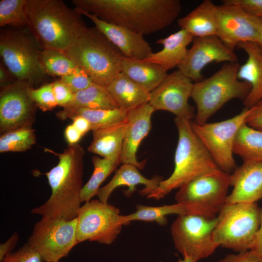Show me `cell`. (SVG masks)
<instances>
[{
  "label": "cell",
  "instance_id": "obj_1",
  "mask_svg": "<svg viewBox=\"0 0 262 262\" xmlns=\"http://www.w3.org/2000/svg\"><path fill=\"white\" fill-rule=\"evenodd\" d=\"M72 2L78 9L143 36L171 25L181 9L179 0H73Z\"/></svg>",
  "mask_w": 262,
  "mask_h": 262
},
{
  "label": "cell",
  "instance_id": "obj_2",
  "mask_svg": "<svg viewBox=\"0 0 262 262\" xmlns=\"http://www.w3.org/2000/svg\"><path fill=\"white\" fill-rule=\"evenodd\" d=\"M45 149L57 155L59 162L45 174L51 188L50 197L44 204L33 209L31 213L42 217L75 219L82 203L84 149L79 144L68 145L60 153Z\"/></svg>",
  "mask_w": 262,
  "mask_h": 262
},
{
  "label": "cell",
  "instance_id": "obj_3",
  "mask_svg": "<svg viewBox=\"0 0 262 262\" xmlns=\"http://www.w3.org/2000/svg\"><path fill=\"white\" fill-rule=\"evenodd\" d=\"M28 27L42 49L65 52L87 27L82 15L61 0H27Z\"/></svg>",
  "mask_w": 262,
  "mask_h": 262
},
{
  "label": "cell",
  "instance_id": "obj_4",
  "mask_svg": "<svg viewBox=\"0 0 262 262\" xmlns=\"http://www.w3.org/2000/svg\"><path fill=\"white\" fill-rule=\"evenodd\" d=\"M191 120L176 117L178 141L171 175L161 181L157 188L147 197L164 198L173 190L201 175L219 170L210 153L193 131Z\"/></svg>",
  "mask_w": 262,
  "mask_h": 262
},
{
  "label": "cell",
  "instance_id": "obj_5",
  "mask_svg": "<svg viewBox=\"0 0 262 262\" xmlns=\"http://www.w3.org/2000/svg\"><path fill=\"white\" fill-rule=\"evenodd\" d=\"M97 84L106 87L121 72L125 56L97 28H87L65 52Z\"/></svg>",
  "mask_w": 262,
  "mask_h": 262
},
{
  "label": "cell",
  "instance_id": "obj_6",
  "mask_svg": "<svg viewBox=\"0 0 262 262\" xmlns=\"http://www.w3.org/2000/svg\"><path fill=\"white\" fill-rule=\"evenodd\" d=\"M240 66L237 62L227 63L210 77L194 83L191 98L196 108L194 122L206 123L230 100L246 98L251 86L238 78Z\"/></svg>",
  "mask_w": 262,
  "mask_h": 262
},
{
  "label": "cell",
  "instance_id": "obj_7",
  "mask_svg": "<svg viewBox=\"0 0 262 262\" xmlns=\"http://www.w3.org/2000/svg\"><path fill=\"white\" fill-rule=\"evenodd\" d=\"M261 213L256 202L226 203L217 216L215 244L237 252L250 250L260 228Z\"/></svg>",
  "mask_w": 262,
  "mask_h": 262
},
{
  "label": "cell",
  "instance_id": "obj_8",
  "mask_svg": "<svg viewBox=\"0 0 262 262\" xmlns=\"http://www.w3.org/2000/svg\"><path fill=\"white\" fill-rule=\"evenodd\" d=\"M42 49L31 32L10 29L0 31V57L16 81L33 87L44 79L47 74L40 62Z\"/></svg>",
  "mask_w": 262,
  "mask_h": 262
},
{
  "label": "cell",
  "instance_id": "obj_9",
  "mask_svg": "<svg viewBox=\"0 0 262 262\" xmlns=\"http://www.w3.org/2000/svg\"><path fill=\"white\" fill-rule=\"evenodd\" d=\"M230 175L219 169L198 177L178 189L175 200L186 214L215 218L226 204Z\"/></svg>",
  "mask_w": 262,
  "mask_h": 262
},
{
  "label": "cell",
  "instance_id": "obj_10",
  "mask_svg": "<svg viewBox=\"0 0 262 262\" xmlns=\"http://www.w3.org/2000/svg\"><path fill=\"white\" fill-rule=\"evenodd\" d=\"M216 223L217 217L178 215L170 229L175 248L195 262L211 256L218 247L213 238Z\"/></svg>",
  "mask_w": 262,
  "mask_h": 262
},
{
  "label": "cell",
  "instance_id": "obj_11",
  "mask_svg": "<svg viewBox=\"0 0 262 262\" xmlns=\"http://www.w3.org/2000/svg\"><path fill=\"white\" fill-rule=\"evenodd\" d=\"M249 109L245 108L233 117L219 122L198 124L191 121L192 129L205 146L222 171L231 174L236 168L233 145L236 133L246 122Z\"/></svg>",
  "mask_w": 262,
  "mask_h": 262
},
{
  "label": "cell",
  "instance_id": "obj_12",
  "mask_svg": "<svg viewBox=\"0 0 262 262\" xmlns=\"http://www.w3.org/2000/svg\"><path fill=\"white\" fill-rule=\"evenodd\" d=\"M76 228V218L66 220L42 217L34 225L27 243L44 262L59 261L78 244Z\"/></svg>",
  "mask_w": 262,
  "mask_h": 262
},
{
  "label": "cell",
  "instance_id": "obj_13",
  "mask_svg": "<svg viewBox=\"0 0 262 262\" xmlns=\"http://www.w3.org/2000/svg\"><path fill=\"white\" fill-rule=\"evenodd\" d=\"M120 213L118 208L99 200L84 203L78 210L76 217L78 243L89 241L112 244L123 226Z\"/></svg>",
  "mask_w": 262,
  "mask_h": 262
},
{
  "label": "cell",
  "instance_id": "obj_14",
  "mask_svg": "<svg viewBox=\"0 0 262 262\" xmlns=\"http://www.w3.org/2000/svg\"><path fill=\"white\" fill-rule=\"evenodd\" d=\"M222 1V4L216 5V35L232 50L241 43H256L261 18L237 5Z\"/></svg>",
  "mask_w": 262,
  "mask_h": 262
},
{
  "label": "cell",
  "instance_id": "obj_15",
  "mask_svg": "<svg viewBox=\"0 0 262 262\" xmlns=\"http://www.w3.org/2000/svg\"><path fill=\"white\" fill-rule=\"evenodd\" d=\"M27 82L15 80L2 87L0 93V131L32 127L35 119L36 106L30 95Z\"/></svg>",
  "mask_w": 262,
  "mask_h": 262
},
{
  "label": "cell",
  "instance_id": "obj_16",
  "mask_svg": "<svg viewBox=\"0 0 262 262\" xmlns=\"http://www.w3.org/2000/svg\"><path fill=\"white\" fill-rule=\"evenodd\" d=\"M193 81L178 70L168 74L161 83L150 93L148 103L155 111L164 110L177 117L191 120L195 118L194 107L188 103Z\"/></svg>",
  "mask_w": 262,
  "mask_h": 262
},
{
  "label": "cell",
  "instance_id": "obj_17",
  "mask_svg": "<svg viewBox=\"0 0 262 262\" xmlns=\"http://www.w3.org/2000/svg\"><path fill=\"white\" fill-rule=\"evenodd\" d=\"M233 50L227 47L216 35L195 37L187 54L177 67L184 76L195 82L203 79V69L212 62H237Z\"/></svg>",
  "mask_w": 262,
  "mask_h": 262
},
{
  "label": "cell",
  "instance_id": "obj_18",
  "mask_svg": "<svg viewBox=\"0 0 262 262\" xmlns=\"http://www.w3.org/2000/svg\"><path fill=\"white\" fill-rule=\"evenodd\" d=\"M76 9L82 16L89 18L95 27L116 46L125 57L143 60L153 52L150 44L143 35L123 26L103 21L93 14Z\"/></svg>",
  "mask_w": 262,
  "mask_h": 262
},
{
  "label": "cell",
  "instance_id": "obj_19",
  "mask_svg": "<svg viewBox=\"0 0 262 262\" xmlns=\"http://www.w3.org/2000/svg\"><path fill=\"white\" fill-rule=\"evenodd\" d=\"M154 112L148 103L128 111L129 126L123 142L120 164H132L139 169L144 168L146 162H139L136 152L140 143L151 130V118Z\"/></svg>",
  "mask_w": 262,
  "mask_h": 262
},
{
  "label": "cell",
  "instance_id": "obj_20",
  "mask_svg": "<svg viewBox=\"0 0 262 262\" xmlns=\"http://www.w3.org/2000/svg\"><path fill=\"white\" fill-rule=\"evenodd\" d=\"M230 186L226 203H255L262 199V163L243 162L230 175Z\"/></svg>",
  "mask_w": 262,
  "mask_h": 262
},
{
  "label": "cell",
  "instance_id": "obj_21",
  "mask_svg": "<svg viewBox=\"0 0 262 262\" xmlns=\"http://www.w3.org/2000/svg\"><path fill=\"white\" fill-rule=\"evenodd\" d=\"M138 169L136 166L132 164H123L116 171L111 180L105 186L100 188L97 195L98 200L104 203H107L114 190L122 186L128 187V189L123 192L126 197H129L136 190V186L138 184L145 185V187L139 191V194L147 197L157 188L163 179L159 176H155L152 179H147L143 176Z\"/></svg>",
  "mask_w": 262,
  "mask_h": 262
},
{
  "label": "cell",
  "instance_id": "obj_22",
  "mask_svg": "<svg viewBox=\"0 0 262 262\" xmlns=\"http://www.w3.org/2000/svg\"><path fill=\"white\" fill-rule=\"evenodd\" d=\"M237 47L247 55L246 62L240 66L237 77L251 86L249 94L243 100L245 108L249 109L262 99V52L254 42L241 43Z\"/></svg>",
  "mask_w": 262,
  "mask_h": 262
},
{
  "label": "cell",
  "instance_id": "obj_23",
  "mask_svg": "<svg viewBox=\"0 0 262 262\" xmlns=\"http://www.w3.org/2000/svg\"><path fill=\"white\" fill-rule=\"evenodd\" d=\"M194 38L188 32L181 29L165 38L157 40L156 43L162 45L163 49L152 52L143 60L158 65L166 70L177 67L184 59L187 46Z\"/></svg>",
  "mask_w": 262,
  "mask_h": 262
},
{
  "label": "cell",
  "instance_id": "obj_24",
  "mask_svg": "<svg viewBox=\"0 0 262 262\" xmlns=\"http://www.w3.org/2000/svg\"><path fill=\"white\" fill-rule=\"evenodd\" d=\"M128 126L126 118L123 122L93 131V139L88 151L119 164Z\"/></svg>",
  "mask_w": 262,
  "mask_h": 262
},
{
  "label": "cell",
  "instance_id": "obj_25",
  "mask_svg": "<svg viewBox=\"0 0 262 262\" xmlns=\"http://www.w3.org/2000/svg\"><path fill=\"white\" fill-rule=\"evenodd\" d=\"M106 88L118 107L127 112L149 102L150 93L121 72Z\"/></svg>",
  "mask_w": 262,
  "mask_h": 262
},
{
  "label": "cell",
  "instance_id": "obj_26",
  "mask_svg": "<svg viewBox=\"0 0 262 262\" xmlns=\"http://www.w3.org/2000/svg\"><path fill=\"white\" fill-rule=\"evenodd\" d=\"M216 5L205 0L187 15L178 19V25L195 37L216 35Z\"/></svg>",
  "mask_w": 262,
  "mask_h": 262
},
{
  "label": "cell",
  "instance_id": "obj_27",
  "mask_svg": "<svg viewBox=\"0 0 262 262\" xmlns=\"http://www.w3.org/2000/svg\"><path fill=\"white\" fill-rule=\"evenodd\" d=\"M165 69L144 60L124 57L121 72L148 93L156 88L168 74Z\"/></svg>",
  "mask_w": 262,
  "mask_h": 262
},
{
  "label": "cell",
  "instance_id": "obj_28",
  "mask_svg": "<svg viewBox=\"0 0 262 262\" xmlns=\"http://www.w3.org/2000/svg\"><path fill=\"white\" fill-rule=\"evenodd\" d=\"M118 108L106 87L94 83L85 89L74 93L71 101L56 113L62 115L79 108L110 109Z\"/></svg>",
  "mask_w": 262,
  "mask_h": 262
},
{
  "label": "cell",
  "instance_id": "obj_29",
  "mask_svg": "<svg viewBox=\"0 0 262 262\" xmlns=\"http://www.w3.org/2000/svg\"><path fill=\"white\" fill-rule=\"evenodd\" d=\"M233 151L243 162L262 163V131L243 124L236 133Z\"/></svg>",
  "mask_w": 262,
  "mask_h": 262
},
{
  "label": "cell",
  "instance_id": "obj_30",
  "mask_svg": "<svg viewBox=\"0 0 262 262\" xmlns=\"http://www.w3.org/2000/svg\"><path fill=\"white\" fill-rule=\"evenodd\" d=\"M128 112L119 108L110 109L79 108L65 114L57 115L62 120L81 116L89 122L91 131L119 123L126 120Z\"/></svg>",
  "mask_w": 262,
  "mask_h": 262
},
{
  "label": "cell",
  "instance_id": "obj_31",
  "mask_svg": "<svg viewBox=\"0 0 262 262\" xmlns=\"http://www.w3.org/2000/svg\"><path fill=\"white\" fill-rule=\"evenodd\" d=\"M171 214L182 215L186 214L184 208L176 203L174 204L152 207L138 204L136 206V211L131 214L120 216V221L123 225L129 224L131 221H142L155 222L158 225L164 226L166 224V216Z\"/></svg>",
  "mask_w": 262,
  "mask_h": 262
},
{
  "label": "cell",
  "instance_id": "obj_32",
  "mask_svg": "<svg viewBox=\"0 0 262 262\" xmlns=\"http://www.w3.org/2000/svg\"><path fill=\"white\" fill-rule=\"evenodd\" d=\"M94 165L93 173L88 181L83 185L80 193L81 203L90 201L98 195L100 186L116 168L118 164L108 159L94 156L92 158Z\"/></svg>",
  "mask_w": 262,
  "mask_h": 262
},
{
  "label": "cell",
  "instance_id": "obj_33",
  "mask_svg": "<svg viewBox=\"0 0 262 262\" xmlns=\"http://www.w3.org/2000/svg\"><path fill=\"white\" fill-rule=\"evenodd\" d=\"M40 62L46 74L60 78L70 74L84 72L78 67L63 52L50 49H42Z\"/></svg>",
  "mask_w": 262,
  "mask_h": 262
},
{
  "label": "cell",
  "instance_id": "obj_34",
  "mask_svg": "<svg viewBox=\"0 0 262 262\" xmlns=\"http://www.w3.org/2000/svg\"><path fill=\"white\" fill-rule=\"evenodd\" d=\"M36 143L35 131L24 127L2 133L0 136V152H24Z\"/></svg>",
  "mask_w": 262,
  "mask_h": 262
},
{
  "label": "cell",
  "instance_id": "obj_35",
  "mask_svg": "<svg viewBox=\"0 0 262 262\" xmlns=\"http://www.w3.org/2000/svg\"><path fill=\"white\" fill-rule=\"evenodd\" d=\"M26 1L27 0H1L0 26H28Z\"/></svg>",
  "mask_w": 262,
  "mask_h": 262
},
{
  "label": "cell",
  "instance_id": "obj_36",
  "mask_svg": "<svg viewBox=\"0 0 262 262\" xmlns=\"http://www.w3.org/2000/svg\"><path fill=\"white\" fill-rule=\"evenodd\" d=\"M30 95L37 108L43 112L51 111L57 106L52 83L44 84L36 89L31 88Z\"/></svg>",
  "mask_w": 262,
  "mask_h": 262
},
{
  "label": "cell",
  "instance_id": "obj_37",
  "mask_svg": "<svg viewBox=\"0 0 262 262\" xmlns=\"http://www.w3.org/2000/svg\"><path fill=\"white\" fill-rule=\"evenodd\" d=\"M2 262H44L41 256L27 243L5 257Z\"/></svg>",
  "mask_w": 262,
  "mask_h": 262
},
{
  "label": "cell",
  "instance_id": "obj_38",
  "mask_svg": "<svg viewBox=\"0 0 262 262\" xmlns=\"http://www.w3.org/2000/svg\"><path fill=\"white\" fill-rule=\"evenodd\" d=\"M60 80L73 93L85 89L94 83L85 72L66 75L60 78Z\"/></svg>",
  "mask_w": 262,
  "mask_h": 262
},
{
  "label": "cell",
  "instance_id": "obj_39",
  "mask_svg": "<svg viewBox=\"0 0 262 262\" xmlns=\"http://www.w3.org/2000/svg\"><path fill=\"white\" fill-rule=\"evenodd\" d=\"M52 90L57 106L63 108L72 100L74 93L60 80L53 82Z\"/></svg>",
  "mask_w": 262,
  "mask_h": 262
},
{
  "label": "cell",
  "instance_id": "obj_40",
  "mask_svg": "<svg viewBox=\"0 0 262 262\" xmlns=\"http://www.w3.org/2000/svg\"><path fill=\"white\" fill-rule=\"evenodd\" d=\"M218 262H262V257L253 250H248L228 254Z\"/></svg>",
  "mask_w": 262,
  "mask_h": 262
},
{
  "label": "cell",
  "instance_id": "obj_41",
  "mask_svg": "<svg viewBox=\"0 0 262 262\" xmlns=\"http://www.w3.org/2000/svg\"><path fill=\"white\" fill-rule=\"evenodd\" d=\"M224 1L237 5L247 12L262 18V0H224Z\"/></svg>",
  "mask_w": 262,
  "mask_h": 262
},
{
  "label": "cell",
  "instance_id": "obj_42",
  "mask_svg": "<svg viewBox=\"0 0 262 262\" xmlns=\"http://www.w3.org/2000/svg\"><path fill=\"white\" fill-rule=\"evenodd\" d=\"M246 123L249 126L262 131V99L249 109Z\"/></svg>",
  "mask_w": 262,
  "mask_h": 262
},
{
  "label": "cell",
  "instance_id": "obj_43",
  "mask_svg": "<svg viewBox=\"0 0 262 262\" xmlns=\"http://www.w3.org/2000/svg\"><path fill=\"white\" fill-rule=\"evenodd\" d=\"M19 240L18 233L15 232L5 242L0 245V262H2L8 254L12 252Z\"/></svg>",
  "mask_w": 262,
  "mask_h": 262
},
{
  "label": "cell",
  "instance_id": "obj_44",
  "mask_svg": "<svg viewBox=\"0 0 262 262\" xmlns=\"http://www.w3.org/2000/svg\"><path fill=\"white\" fill-rule=\"evenodd\" d=\"M65 138L68 145L77 144L82 135L72 124L68 125L64 131Z\"/></svg>",
  "mask_w": 262,
  "mask_h": 262
},
{
  "label": "cell",
  "instance_id": "obj_45",
  "mask_svg": "<svg viewBox=\"0 0 262 262\" xmlns=\"http://www.w3.org/2000/svg\"><path fill=\"white\" fill-rule=\"evenodd\" d=\"M72 124L80 132L82 136L87 132L91 131V126L87 119L81 116H76L71 118Z\"/></svg>",
  "mask_w": 262,
  "mask_h": 262
},
{
  "label": "cell",
  "instance_id": "obj_46",
  "mask_svg": "<svg viewBox=\"0 0 262 262\" xmlns=\"http://www.w3.org/2000/svg\"><path fill=\"white\" fill-rule=\"evenodd\" d=\"M250 250L255 252L262 257V209L260 228L256 235L253 246Z\"/></svg>",
  "mask_w": 262,
  "mask_h": 262
},
{
  "label": "cell",
  "instance_id": "obj_47",
  "mask_svg": "<svg viewBox=\"0 0 262 262\" xmlns=\"http://www.w3.org/2000/svg\"><path fill=\"white\" fill-rule=\"evenodd\" d=\"M11 75L12 76L9 72L7 68L0 64V84L1 87H4L7 85L11 79Z\"/></svg>",
  "mask_w": 262,
  "mask_h": 262
},
{
  "label": "cell",
  "instance_id": "obj_48",
  "mask_svg": "<svg viewBox=\"0 0 262 262\" xmlns=\"http://www.w3.org/2000/svg\"><path fill=\"white\" fill-rule=\"evenodd\" d=\"M256 43L258 46L261 52H262V18H261V27L259 36Z\"/></svg>",
  "mask_w": 262,
  "mask_h": 262
},
{
  "label": "cell",
  "instance_id": "obj_49",
  "mask_svg": "<svg viewBox=\"0 0 262 262\" xmlns=\"http://www.w3.org/2000/svg\"><path fill=\"white\" fill-rule=\"evenodd\" d=\"M178 262H195L191 259L187 257H183V259H179Z\"/></svg>",
  "mask_w": 262,
  "mask_h": 262
},
{
  "label": "cell",
  "instance_id": "obj_50",
  "mask_svg": "<svg viewBox=\"0 0 262 262\" xmlns=\"http://www.w3.org/2000/svg\"><path fill=\"white\" fill-rule=\"evenodd\" d=\"M61 262L60 261L57 262Z\"/></svg>",
  "mask_w": 262,
  "mask_h": 262
}]
</instances>
